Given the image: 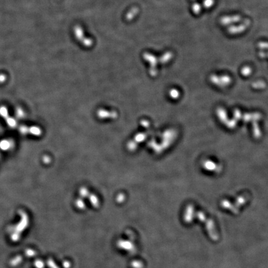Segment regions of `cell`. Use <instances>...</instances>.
<instances>
[{
  "label": "cell",
  "mask_w": 268,
  "mask_h": 268,
  "mask_svg": "<svg viewBox=\"0 0 268 268\" xmlns=\"http://www.w3.org/2000/svg\"><path fill=\"white\" fill-rule=\"evenodd\" d=\"M6 122H7V123H8V126L9 127H16V121L14 119V118L8 117V118H6Z\"/></svg>",
  "instance_id": "4"
},
{
  "label": "cell",
  "mask_w": 268,
  "mask_h": 268,
  "mask_svg": "<svg viewBox=\"0 0 268 268\" xmlns=\"http://www.w3.org/2000/svg\"><path fill=\"white\" fill-rule=\"evenodd\" d=\"M10 147L9 142L8 140H3L0 143V147L1 148L2 150H8Z\"/></svg>",
  "instance_id": "5"
},
{
  "label": "cell",
  "mask_w": 268,
  "mask_h": 268,
  "mask_svg": "<svg viewBox=\"0 0 268 268\" xmlns=\"http://www.w3.org/2000/svg\"><path fill=\"white\" fill-rule=\"evenodd\" d=\"M196 216L198 219L205 223V227L208 231L210 238L214 241H217L219 240V236L218 235L217 230H216L214 221L212 219L206 218L205 214L202 212H197Z\"/></svg>",
  "instance_id": "1"
},
{
  "label": "cell",
  "mask_w": 268,
  "mask_h": 268,
  "mask_svg": "<svg viewBox=\"0 0 268 268\" xmlns=\"http://www.w3.org/2000/svg\"><path fill=\"white\" fill-rule=\"evenodd\" d=\"M194 208L193 205H189L185 209V214L184 215V220L185 223L191 222L194 219Z\"/></svg>",
  "instance_id": "2"
},
{
  "label": "cell",
  "mask_w": 268,
  "mask_h": 268,
  "mask_svg": "<svg viewBox=\"0 0 268 268\" xmlns=\"http://www.w3.org/2000/svg\"><path fill=\"white\" fill-rule=\"evenodd\" d=\"M30 132H31L33 134H35V135H37V134L39 133V132H40V131H39V128H35V127L32 128L31 129H30Z\"/></svg>",
  "instance_id": "7"
},
{
  "label": "cell",
  "mask_w": 268,
  "mask_h": 268,
  "mask_svg": "<svg viewBox=\"0 0 268 268\" xmlns=\"http://www.w3.org/2000/svg\"><path fill=\"white\" fill-rule=\"evenodd\" d=\"M6 76L4 74H0V83H3L6 81Z\"/></svg>",
  "instance_id": "6"
},
{
  "label": "cell",
  "mask_w": 268,
  "mask_h": 268,
  "mask_svg": "<svg viewBox=\"0 0 268 268\" xmlns=\"http://www.w3.org/2000/svg\"><path fill=\"white\" fill-rule=\"evenodd\" d=\"M0 116L4 118L5 119L9 117L8 111L6 107H5L4 106H1L0 107Z\"/></svg>",
  "instance_id": "3"
}]
</instances>
